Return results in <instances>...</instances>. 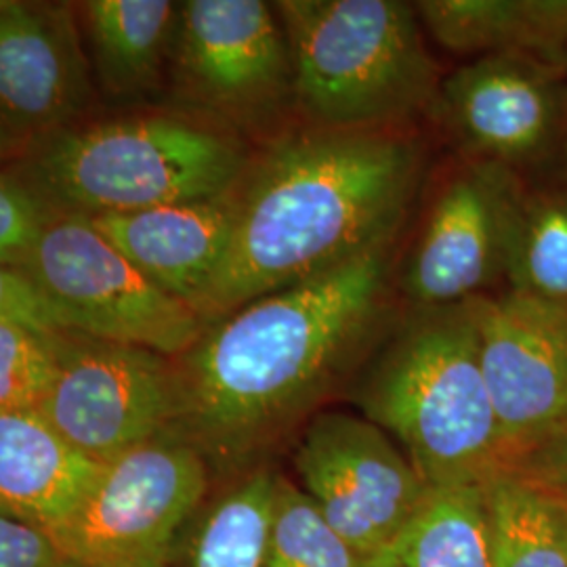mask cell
I'll use <instances>...</instances> for the list:
<instances>
[{
	"label": "cell",
	"mask_w": 567,
	"mask_h": 567,
	"mask_svg": "<svg viewBox=\"0 0 567 567\" xmlns=\"http://www.w3.org/2000/svg\"><path fill=\"white\" fill-rule=\"evenodd\" d=\"M475 299L419 307L374 351L351 391L365 421L402 446L429 487L486 482L501 466Z\"/></svg>",
	"instance_id": "3"
},
{
	"label": "cell",
	"mask_w": 567,
	"mask_h": 567,
	"mask_svg": "<svg viewBox=\"0 0 567 567\" xmlns=\"http://www.w3.org/2000/svg\"><path fill=\"white\" fill-rule=\"evenodd\" d=\"M280 477L261 465L215 486L168 567H265Z\"/></svg>",
	"instance_id": "19"
},
{
	"label": "cell",
	"mask_w": 567,
	"mask_h": 567,
	"mask_svg": "<svg viewBox=\"0 0 567 567\" xmlns=\"http://www.w3.org/2000/svg\"><path fill=\"white\" fill-rule=\"evenodd\" d=\"M61 330L0 318V410H37L58 370Z\"/></svg>",
	"instance_id": "24"
},
{
	"label": "cell",
	"mask_w": 567,
	"mask_h": 567,
	"mask_svg": "<svg viewBox=\"0 0 567 567\" xmlns=\"http://www.w3.org/2000/svg\"><path fill=\"white\" fill-rule=\"evenodd\" d=\"M362 567H494L487 480L431 487L423 507Z\"/></svg>",
	"instance_id": "20"
},
{
	"label": "cell",
	"mask_w": 567,
	"mask_h": 567,
	"mask_svg": "<svg viewBox=\"0 0 567 567\" xmlns=\"http://www.w3.org/2000/svg\"><path fill=\"white\" fill-rule=\"evenodd\" d=\"M505 278L511 290L567 307V196L519 192L508 215Z\"/></svg>",
	"instance_id": "21"
},
{
	"label": "cell",
	"mask_w": 567,
	"mask_h": 567,
	"mask_svg": "<svg viewBox=\"0 0 567 567\" xmlns=\"http://www.w3.org/2000/svg\"><path fill=\"white\" fill-rule=\"evenodd\" d=\"M72 332L179 358L206 322L145 278L89 217L55 215L16 269Z\"/></svg>",
	"instance_id": "6"
},
{
	"label": "cell",
	"mask_w": 567,
	"mask_h": 567,
	"mask_svg": "<svg viewBox=\"0 0 567 567\" xmlns=\"http://www.w3.org/2000/svg\"><path fill=\"white\" fill-rule=\"evenodd\" d=\"M419 177L421 150L398 131L309 124L276 140L236 187L234 234L204 322L389 248Z\"/></svg>",
	"instance_id": "2"
},
{
	"label": "cell",
	"mask_w": 567,
	"mask_h": 567,
	"mask_svg": "<svg viewBox=\"0 0 567 567\" xmlns=\"http://www.w3.org/2000/svg\"><path fill=\"white\" fill-rule=\"evenodd\" d=\"M494 567H567V511L507 473L487 480Z\"/></svg>",
	"instance_id": "22"
},
{
	"label": "cell",
	"mask_w": 567,
	"mask_h": 567,
	"mask_svg": "<svg viewBox=\"0 0 567 567\" xmlns=\"http://www.w3.org/2000/svg\"><path fill=\"white\" fill-rule=\"evenodd\" d=\"M213 489L203 456L164 433L103 463L58 545L72 567H168Z\"/></svg>",
	"instance_id": "7"
},
{
	"label": "cell",
	"mask_w": 567,
	"mask_h": 567,
	"mask_svg": "<svg viewBox=\"0 0 567 567\" xmlns=\"http://www.w3.org/2000/svg\"><path fill=\"white\" fill-rule=\"evenodd\" d=\"M519 192L507 166L486 161L447 183L405 269L408 299L416 307L465 303L505 278L508 215Z\"/></svg>",
	"instance_id": "12"
},
{
	"label": "cell",
	"mask_w": 567,
	"mask_h": 567,
	"mask_svg": "<svg viewBox=\"0 0 567 567\" xmlns=\"http://www.w3.org/2000/svg\"><path fill=\"white\" fill-rule=\"evenodd\" d=\"M0 567H72L58 540L0 513Z\"/></svg>",
	"instance_id": "27"
},
{
	"label": "cell",
	"mask_w": 567,
	"mask_h": 567,
	"mask_svg": "<svg viewBox=\"0 0 567 567\" xmlns=\"http://www.w3.org/2000/svg\"><path fill=\"white\" fill-rule=\"evenodd\" d=\"M309 501L362 559L377 555L431 492L381 426L349 412H316L292 452Z\"/></svg>",
	"instance_id": "9"
},
{
	"label": "cell",
	"mask_w": 567,
	"mask_h": 567,
	"mask_svg": "<svg viewBox=\"0 0 567 567\" xmlns=\"http://www.w3.org/2000/svg\"><path fill=\"white\" fill-rule=\"evenodd\" d=\"M386 250L234 309L173 360L168 435L203 456L215 486L269 465L339 385L377 324Z\"/></svg>",
	"instance_id": "1"
},
{
	"label": "cell",
	"mask_w": 567,
	"mask_h": 567,
	"mask_svg": "<svg viewBox=\"0 0 567 567\" xmlns=\"http://www.w3.org/2000/svg\"><path fill=\"white\" fill-rule=\"evenodd\" d=\"M0 318L18 320L41 330H68L60 313L9 267H0Z\"/></svg>",
	"instance_id": "28"
},
{
	"label": "cell",
	"mask_w": 567,
	"mask_h": 567,
	"mask_svg": "<svg viewBox=\"0 0 567 567\" xmlns=\"http://www.w3.org/2000/svg\"><path fill=\"white\" fill-rule=\"evenodd\" d=\"M498 473L519 480L567 511V421L508 456Z\"/></svg>",
	"instance_id": "26"
},
{
	"label": "cell",
	"mask_w": 567,
	"mask_h": 567,
	"mask_svg": "<svg viewBox=\"0 0 567 567\" xmlns=\"http://www.w3.org/2000/svg\"><path fill=\"white\" fill-rule=\"evenodd\" d=\"M566 65H567V58H566Z\"/></svg>",
	"instance_id": "31"
},
{
	"label": "cell",
	"mask_w": 567,
	"mask_h": 567,
	"mask_svg": "<svg viewBox=\"0 0 567 567\" xmlns=\"http://www.w3.org/2000/svg\"><path fill=\"white\" fill-rule=\"evenodd\" d=\"M559 72L519 55H486L444 81L437 102L447 126L486 163L507 166L538 156L557 128Z\"/></svg>",
	"instance_id": "13"
},
{
	"label": "cell",
	"mask_w": 567,
	"mask_h": 567,
	"mask_svg": "<svg viewBox=\"0 0 567 567\" xmlns=\"http://www.w3.org/2000/svg\"><path fill=\"white\" fill-rule=\"evenodd\" d=\"M292 102L311 126L393 131L437 102L423 23L404 0H280Z\"/></svg>",
	"instance_id": "5"
},
{
	"label": "cell",
	"mask_w": 567,
	"mask_h": 567,
	"mask_svg": "<svg viewBox=\"0 0 567 567\" xmlns=\"http://www.w3.org/2000/svg\"><path fill=\"white\" fill-rule=\"evenodd\" d=\"M93 68L116 100L152 95L171 60L177 9L168 0H89L82 4Z\"/></svg>",
	"instance_id": "18"
},
{
	"label": "cell",
	"mask_w": 567,
	"mask_h": 567,
	"mask_svg": "<svg viewBox=\"0 0 567 567\" xmlns=\"http://www.w3.org/2000/svg\"><path fill=\"white\" fill-rule=\"evenodd\" d=\"M475 313L503 466L567 421V307L508 290L477 297Z\"/></svg>",
	"instance_id": "11"
},
{
	"label": "cell",
	"mask_w": 567,
	"mask_h": 567,
	"mask_svg": "<svg viewBox=\"0 0 567 567\" xmlns=\"http://www.w3.org/2000/svg\"><path fill=\"white\" fill-rule=\"evenodd\" d=\"M102 465L70 446L39 410H0V513L58 540Z\"/></svg>",
	"instance_id": "16"
},
{
	"label": "cell",
	"mask_w": 567,
	"mask_h": 567,
	"mask_svg": "<svg viewBox=\"0 0 567 567\" xmlns=\"http://www.w3.org/2000/svg\"><path fill=\"white\" fill-rule=\"evenodd\" d=\"M173 360L135 344L61 330L58 370L39 414L95 463H110L168 433Z\"/></svg>",
	"instance_id": "8"
},
{
	"label": "cell",
	"mask_w": 567,
	"mask_h": 567,
	"mask_svg": "<svg viewBox=\"0 0 567 567\" xmlns=\"http://www.w3.org/2000/svg\"><path fill=\"white\" fill-rule=\"evenodd\" d=\"M18 140H20V137H16V135L0 122V166L16 156Z\"/></svg>",
	"instance_id": "29"
},
{
	"label": "cell",
	"mask_w": 567,
	"mask_h": 567,
	"mask_svg": "<svg viewBox=\"0 0 567 567\" xmlns=\"http://www.w3.org/2000/svg\"><path fill=\"white\" fill-rule=\"evenodd\" d=\"M89 219L145 278L203 316L234 234L236 189L217 198Z\"/></svg>",
	"instance_id": "15"
},
{
	"label": "cell",
	"mask_w": 567,
	"mask_h": 567,
	"mask_svg": "<svg viewBox=\"0 0 567 567\" xmlns=\"http://www.w3.org/2000/svg\"><path fill=\"white\" fill-rule=\"evenodd\" d=\"M91 97L70 9L18 2L0 13V122L39 140L65 128Z\"/></svg>",
	"instance_id": "14"
},
{
	"label": "cell",
	"mask_w": 567,
	"mask_h": 567,
	"mask_svg": "<svg viewBox=\"0 0 567 567\" xmlns=\"http://www.w3.org/2000/svg\"><path fill=\"white\" fill-rule=\"evenodd\" d=\"M414 9L433 41L450 53L566 65L567 0H423Z\"/></svg>",
	"instance_id": "17"
},
{
	"label": "cell",
	"mask_w": 567,
	"mask_h": 567,
	"mask_svg": "<svg viewBox=\"0 0 567 567\" xmlns=\"http://www.w3.org/2000/svg\"><path fill=\"white\" fill-rule=\"evenodd\" d=\"M55 215L20 177L0 173V267L16 269Z\"/></svg>",
	"instance_id": "25"
},
{
	"label": "cell",
	"mask_w": 567,
	"mask_h": 567,
	"mask_svg": "<svg viewBox=\"0 0 567 567\" xmlns=\"http://www.w3.org/2000/svg\"><path fill=\"white\" fill-rule=\"evenodd\" d=\"M171 65L175 95L219 121H261L292 100L286 32L264 0L179 4Z\"/></svg>",
	"instance_id": "10"
},
{
	"label": "cell",
	"mask_w": 567,
	"mask_h": 567,
	"mask_svg": "<svg viewBox=\"0 0 567 567\" xmlns=\"http://www.w3.org/2000/svg\"><path fill=\"white\" fill-rule=\"evenodd\" d=\"M13 4H16V0H0V13L7 11V9H11Z\"/></svg>",
	"instance_id": "30"
},
{
	"label": "cell",
	"mask_w": 567,
	"mask_h": 567,
	"mask_svg": "<svg viewBox=\"0 0 567 567\" xmlns=\"http://www.w3.org/2000/svg\"><path fill=\"white\" fill-rule=\"evenodd\" d=\"M225 131L173 114L65 126L28 154L20 179L60 215H126L234 192L248 168Z\"/></svg>",
	"instance_id": "4"
},
{
	"label": "cell",
	"mask_w": 567,
	"mask_h": 567,
	"mask_svg": "<svg viewBox=\"0 0 567 567\" xmlns=\"http://www.w3.org/2000/svg\"><path fill=\"white\" fill-rule=\"evenodd\" d=\"M364 559L328 526L295 482L280 477L265 567H362Z\"/></svg>",
	"instance_id": "23"
}]
</instances>
